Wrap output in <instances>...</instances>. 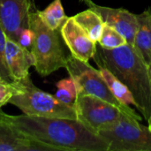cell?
<instances>
[{"label":"cell","mask_w":151,"mask_h":151,"mask_svg":"<svg viewBox=\"0 0 151 151\" xmlns=\"http://www.w3.org/2000/svg\"><path fill=\"white\" fill-rule=\"evenodd\" d=\"M5 45H6V35L4 33L2 27H0V79L6 81L8 82H13L12 79L5 56Z\"/></svg>","instance_id":"cell-19"},{"label":"cell","mask_w":151,"mask_h":151,"mask_svg":"<svg viewBox=\"0 0 151 151\" xmlns=\"http://www.w3.org/2000/svg\"><path fill=\"white\" fill-rule=\"evenodd\" d=\"M0 151H52L50 148L33 140L12 126L0 110Z\"/></svg>","instance_id":"cell-11"},{"label":"cell","mask_w":151,"mask_h":151,"mask_svg":"<svg viewBox=\"0 0 151 151\" xmlns=\"http://www.w3.org/2000/svg\"><path fill=\"white\" fill-rule=\"evenodd\" d=\"M29 27L34 32L31 53L35 68L42 77H46L60 68H65L66 57L59 37V30L47 27L41 19L38 10L29 13Z\"/></svg>","instance_id":"cell-4"},{"label":"cell","mask_w":151,"mask_h":151,"mask_svg":"<svg viewBox=\"0 0 151 151\" xmlns=\"http://www.w3.org/2000/svg\"><path fill=\"white\" fill-rule=\"evenodd\" d=\"M148 123H149V126H148V127H149V128H150V130L151 132V120L150 122H148Z\"/></svg>","instance_id":"cell-22"},{"label":"cell","mask_w":151,"mask_h":151,"mask_svg":"<svg viewBox=\"0 0 151 151\" xmlns=\"http://www.w3.org/2000/svg\"><path fill=\"white\" fill-rule=\"evenodd\" d=\"M97 44L104 49L112 50L127 44V42L120 33L104 24L101 37Z\"/></svg>","instance_id":"cell-18"},{"label":"cell","mask_w":151,"mask_h":151,"mask_svg":"<svg viewBox=\"0 0 151 151\" xmlns=\"http://www.w3.org/2000/svg\"><path fill=\"white\" fill-rule=\"evenodd\" d=\"M33 40H34V32L30 27H27L20 33L17 42L20 46L30 50L32 47Z\"/></svg>","instance_id":"cell-21"},{"label":"cell","mask_w":151,"mask_h":151,"mask_svg":"<svg viewBox=\"0 0 151 151\" xmlns=\"http://www.w3.org/2000/svg\"><path fill=\"white\" fill-rule=\"evenodd\" d=\"M75 110L77 119L96 134L112 126L124 113L115 105L88 95L78 96Z\"/></svg>","instance_id":"cell-7"},{"label":"cell","mask_w":151,"mask_h":151,"mask_svg":"<svg viewBox=\"0 0 151 151\" xmlns=\"http://www.w3.org/2000/svg\"><path fill=\"white\" fill-rule=\"evenodd\" d=\"M90 9L97 12L104 24L120 33L127 42V44L134 45V36L138 27L137 15L123 8H111L101 6L92 0L84 2Z\"/></svg>","instance_id":"cell-9"},{"label":"cell","mask_w":151,"mask_h":151,"mask_svg":"<svg viewBox=\"0 0 151 151\" xmlns=\"http://www.w3.org/2000/svg\"><path fill=\"white\" fill-rule=\"evenodd\" d=\"M59 32L71 55L74 58L84 62H88L94 58L97 43L89 38L73 17L67 18Z\"/></svg>","instance_id":"cell-10"},{"label":"cell","mask_w":151,"mask_h":151,"mask_svg":"<svg viewBox=\"0 0 151 151\" xmlns=\"http://www.w3.org/2000/svg\"><path fill=\"white\" fill-rule=\"evenodd\" d=\"M98 134L109 143V151H151L149 127L126 113Z\"/></svg>","instance_id":"cell-6"},{"label":"cell","mask_w":151,"mask_h":151,"mask_svg":"<svg viewBox=\"0 0 151 151\" xmlns=\"http://www.w3.org/2000/svg\"><path fill=\"white\" fill-rule=\"evenodd\" d=\"M104 79L105 80L113 96L123 104L126 105H134L136 106L135 100L131 93V91L127 88V87L121 82L115 75H113L109 70L100 67L99 68Z\"/></svg>","instance_id":"cell-15"},{"label":"cell","mask_w":151,"mask_h":151,"mask_svg":"<svg viewBox=\"0 0 151 151\" xmlns=\"http://www.w3.org/2000/svg\"><path fill=\"white\" fill-rule=\"evenodd\" d=\"M94 60L98 67L109 70L131 91L136 109L147 122L151 120V69L134 46L126 44L108 50L96 46Z\"/></svg>","instance_id":"cell-2"},{"label":"cell","mask_w":151,"mask_h":151,"mask_svg":"<svg viewBox=\"0 0 151 151\" xmlns=\"http://www.w3.org/2000/svg\"><path fill=\"white\" fill-rule=\"evenodd\" d=\"M32 0H0V27L6 37L18 42L20 33L29 27Z\"/></svg>","instance_id":"cell-8"},{"label":"cell","mask_w":151,"mask_h":151,"mask_svg":"<svg viewBox=\"0 0 151 151\" xmlns=\"http://www.w3.org/2000/svg\"><path fill=\"white\" fill-rule=\"evenodd\" d=\"M65 68L76 83L78 96L88 95L96 96L115 105L124 113L140 121L142 120V117L134 109L129 105L123 104L113 96L100 70L91 66L88 62L81 61L70 54L66 57Z\"/></svg>","instance_id":"cell-5"},{"label":"cell","mask_w":151,"mask_h":151,"mask_svg":"<svg viewBox=\"0 0 151 151\" xmlns=\"http://www.w3.org/2000/svg\"><path fill=\"white\" fill-rule=\"evenodd\" d=\"M56 97L61 102L75 107V103L78 97V89L73 79L69 76L57 82Z\"/></svg>","instance_id":"cell-17"},{"label":"cell","mask_w":151,"mask_h":151,"mask_svg":"<svg viewBox=\"0 0 151 151\" xmlns=\"http://www.w3.org/2000/svg\"><path fill=\"white\" fill-rule=\"evenodd\" d=\"M138 27L134 36V48L141 58L151 65V9L137 14Z\"/></svg>","instance_id":"cell-13"},{"label":"cell","mask_w":151,"mask_h":151,"mask_svg":"<svg viewBox=\"0 0 151 151\" xmlns=\"http://www.w3.org/2000/svg\"><path fill=\"white\" fill-rule=\"evenodd\" d=\"M14 84L16 92L9 103L18 107L23 114L35 117L78 119L75 107L61 102L56 96L35 86L30 76L14 81Z\"/></svg>","instance_id":"cell-3"},{"label":"cell","mask_w":151,"mask_h":151,"mask_svg":"<svg viewBox=\"0 0 151 151\" xmlns=\"http://www.w3.org/2000/svg\"><path fill=\"white\" fill-rule=\"evenodd\" d=\"M73 17L89 36V38L97 43L104 27V22L100 15L89 8L86 11L77 13Z\"/></svg>","instance_id":"cell-14"},{"label":"cell","mask_w":151,"mask_h":151,"mask_svg":"<svg viewBox=\"0 0 151 151\" xmlns=\"http://www.w3.org/2000/svg\"><path fill=\"white\" fill-rule=\"evenodd\" d=\"M81 2H85V0H81Z\"/></svg>","instance_id":"cell-23"},{"label":"cell","mask_w":151,"mask_h":151,"mask_svg":"<svg viewBox=\"0 0 151 151\" xmlns=\"http://www.w3.org/2000/svg\"><path fill=\"white\" fill-rule=\"evenodd\" d=\"M150 69H151V65H150Z\"/></svg>","instance_id":"cell-24"},{"label":"cell","mask_w":151,"mask_h":151,"mask_svg":"<svg viewBox=\"0 0 151 151\" xmlns=\"http://www.w3.org/2000/svg\"><path fill=\"white\" fill-rule=\"evenodd\" d=\"M16 92V87L13 82H8L0 79V109L9 103L12 96Z\"/></svg>","instance_id":"cell-20"},{"label":"cell","mask_w":151,"mask_h":151,"mask_svg":"<svg viewBox=\"0 0 151 151\" xmlns=\"http://www.w3.org/2000/svg\"><path fill=\"white\" fill-rule=\"evenodd\" d=\"M12 126L27 137L52 151H109V143L79 119L27 116H12L2 111Z\"/></svg>","instance_id":"cell-1"},{"label":"cell","mask_w":151,"mask_h":151,"mask_svg":"<svg viewBox=\"0 0 151 151\" xmlns=\"http://www.w3.org/2000/svg\"><path fill=\"white\" fill-rule=\"evenodd\" d=\"M38 14L43 23L53 30H60L62 25L68 18L61 0H53L44 10H38Z\"/></svg>","instance_id":"cell-16"},{"label":"cell","mask_w":151,"mask_h":151,"mask_svg":"<svg viewBox=\"0 0 151 151\" xmlns=\"http://www.w3.org/2000/svg\"><path fill=\"white\" fill-rule=\"evenodd\" d=\"M5 56L11 77L14 81L29 76V69L35 65L31 50L6 37Z\"/></svg>","instance_id":"cell-12"}]
</instances>
